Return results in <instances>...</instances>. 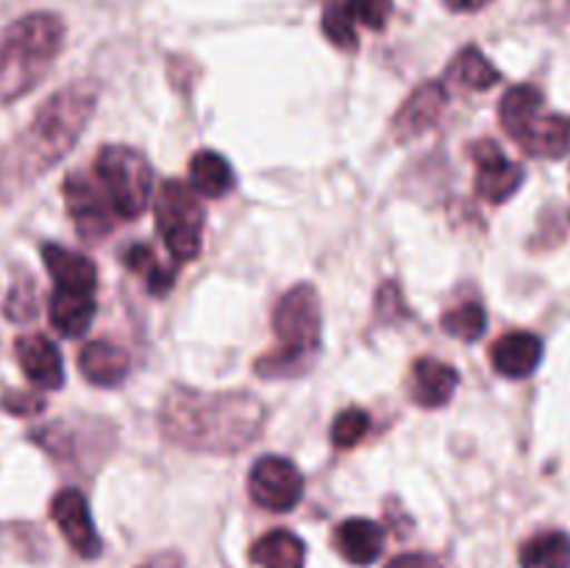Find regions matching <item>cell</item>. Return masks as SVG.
<instances>
[{
  "label": "cell",
  "mask_w": 570,
  "mask_h": 568,
  "mask_svg": "<svg viewBox=\"0 0 570 568\" xmlns=\"http://www.w3.org/2000/svg\"><path fill=\"white\" fill-rule=\"evenodd\" d=\"M189 184H193L198 195L220 198V195H226L234 187V170L215 150H198L189 159Z\"/></svg>",
  "instance_id": "obj_21"
},
{
  "label": "cell",
  "mask_w": 570,
  "mask_h": 568,
  "mask_svg": "<svg viewBox=\"0 0 570 568\" xmlns=\"http://www.w3.org/2000/svg\"><path fill=\"white\" fill-rule=\"evenodd\" d=\"M440 326L445 334L462 340V343H476L488 329V312L476 301H465V304H456L454 310L445 312L440 317Z\"/></svg>",
  "instance_id": "obj_25"
},
{
  "label": "cell",
  "mask_w": 570,
  "mask_h": 568,
  "mask_svg": "<svg viewBox=\"0 0 570 568\" xmlns=\"http://www.w3.org/2000/svg\"><path fill=\"white\" fill-rule=\"evenodd\" d=\"M248 493L271 512H289L304 499V473L284 457H262L248 473Z\"/></svg>",
  "instance_id": "obj_9"
},
{
  "label": "cell",
  "mask_w": 570,
  "mask_h": 568,
  "mask_svg": "<svg viewBox=\"0 0 570 568\" xmlns=\"http://www.w3.org/2000/svg\"><path fill=\"white\" fill-rule=\"evenodd\" d=\"M65 45V26L56 14L37 11L11 22L0 33V100L22 98L31 92L53 67Z\"/></svg>",
  "instance_id": "obj_4"
},
{
  "label": "cell",
  "mask_w": 570,
  "mask_h": 568,
  "mask_svg": "<svg viewBox=\"0 0 570 568\" xmlns=\"http://www.w3.org/2000/svg\"><path fill=\"white\" fill-rule=\"evenodd\" d=\"M343 3L356 20V26L373 28V31H382L393 14V0H343Z\"/></svg>",
  "instance_id": "obj_28"
},
{
  "label": "cell",
  "mask_w": 570,
  "mask_h": 568,
  "mask_svg": "<svg viewBox=\"0 0 570 568\" xmlns=\"http://www.w3.org/2000/svg\"><path fill=\"white\" fill-rule=\"evenodd\" d=\"M321 295L312 284H295L273 310L276 349L256 360V373L262 379L301 376L321 351Z\"/></svg>",
  "instance_id": "obj_3"
},
{
  "label": "cell",
  "mask_w": 570,
  "mask_h": 568,
  "mask_svg": "<svg viewBox=\"0 0 570 568\" xmlns=\"http://www.w3.org/2000/svg\"><path fill=\"white\" fill-rule=\"evenodd\" d=\"M501 72L495 70L488 61V56L479 48H465L454 56V61L449 65V81L456 87L473 89V92H482L490 89L493 84H499Z\"/></svg>",
  "instance_id": "obj_23"
},
{
  "label": "cell",
  "mask_w": 570,
  "mask_h": 568,
  "mask_svg": "<svg viewBox=\"0 0 570 568\" xmlns=\"http://www.w3.org/2000/svg\"><path fill=\"white\" fill-rule=\"evenodd\" d=\"M95 293H70V290H53L48 306L50 326L61 334V337H81L95 321Z\"/></svg>",
  "instance_id": "obj_19"
},
{
  "label": "cell",
  "mask_w": 570,
  "mask_h": 568,
  "mask_svg": "<svg viewBox=\"0 0 570 568\" xmlns=\"http://www.w3.org/2000/svg\"><path fill=\"white\" fill-rule=\"evenodd\" d=\"M376 312H379V317L387 323L401 321V317H410V310H406L404 293H401L399 284L395 282L382 284V290H379V295H376Z\"/></svg>",
  "instance_id": "obj_30"
},
{
  "label": "cell",
  "mask_w": 570,
  "mask_h": 568,
  "mask_svg": "<svg viewBox=\"0 0 570 568\" xmlns=\"http://www.w3.org/2000/svg\"><path fill=\"white\" fill-rule=\"evenodd\" d=\"M139 568H184V560L178 551H165V555L150 557V560L142 562Z\"/></svg>",
  "instance_id": "obj_33"
},
{
  "label": "cell",
  "mask_w": 570,
  "mask_h": 568,
  "mask_svg": "<svg viewBox=\"0 0 570 568\" xmlns=\"http://www.w3.org/2000/svg\"><path fill=\"white\" fill-rule=\"evenodd\" d=\"M543 92L532 84L507 89L499 104L504 131L538 159H562L570 154V117L543 109Z\"/></svg>",
  "instance_id": "obj_5"
},
{
  "label": "cell",
  "mask_w": 570,
  "mask_h": 568,
  "mask_svg": "<svg viewBox=\"0 0 570 568\" xmlns=\"http://www.w3.org/2000/svg\"><path fill=\"white\" fill-rule=\"evenodd\" d=\"M6 317L14 323H26L31 321L33 315H37V290H33V282H17L14 287H11L9 298H6V306H3Z\"/></svg>",
  "instance_id": "obj_29"
},
{
  "label": "cell",
  "mask_w": 570,
  "mask_h": 568,
  "mask_svg": "<svg viewBox=\"0 0 570 568\" xmlns=\"http://www.w3.org/2000/svg\"><path fill=\"white\" fill-rule=\"evenodd\" d=\"M445 104H449V89L443 81H426L412 89L410 98L401 104L393 117V137L399 143H410V139L426 134L443 117Z\"/></svg>",
  "instance_id": "obj_12"
},
{
  "label": "cell",
  "mask_w": 570,
  "mask_h": 568,
  "mask_svg": "<svg viewBox=\"0 0 570 568\" xmlns=\"http://www.w3.org/2000/svg\"><path fill=\"white\" fill-rule=\"evenodd\" d=\"M122 265L137 273V276H142L154 295H165L176 282V265L159 262V256L148 245H131V248L122 251Z\"/></svg>",
  "instance_id": "obj_24"
},
{
  "label": "cell",
  "mask_w": 570,
  "mask_h": 568,
  "mask_svg": "<svg viewBox=\"0 0 570 568\" xmlns=\"http://www.w3.org/2000/svg\"><path fill=\"white\" fill-rule=\"evenodd\" d=\"M50 518L59 527L61 538L70 543V549L76 551L83 560H95V557L104 551V540H100L98 529H95L92 516H89V505L83 499L81 490L65 488L53 496L50 501Z\"/></svg>",
  "instance_id": "obj_11"
},
{
  "label": "cell",
  "mask_w": 570,
  "mask_h": 568,
  "mask_svg": "<svg viewBox=\"0 0 570 568\" xmlns=\"http://www.w3.org/2000/svg\"><path fill=\"white\" fill-rule=\"evenodd\" d=\"M3 404V410H9L11 415H20V418H31L37 415V412L45 410V399H39V395L33 393H6V399L0 401Z\"/></svg>",
  "instance_id": "obj_31"
},
{
  "label": "cell",
  "mask_w": 570,
  "mask_h": 568,
  "mask_svg": "<svg viewBox=\"0 0 570 568\" xmlns=\"http://www.w3.org/2000/svg\"><path fill=\"white\" fill-rule=\"evenodd\" d=\"M156 228L176 262H189L200 254L204 243V204L193 184L167 178L154 198Z\"/></svg>",
  "instance_id": "obj_7"
},
{
  "label": "cell",
  "mask_w": 570,
  "mask_h": 568,
  "mask_svg": "<svg viewBox=\"0 0 570 568\" xmlns=\"http://www.w3.org/2000/svg\"><path fill=\"white\" fill-rule=\"evenodd\" d=\"M42 259L50 278L56 282V290L95 293V287H98V267L78 251L65 248V245H45Z\"/></svg>",
  "instance_id": "obj_18"
},
{
  "label": "cell",
  "mask_w": 570,
  "mask_h": 568,
  "mask_svg": "<svg viewBox=\"0 0 570 568\" xmlns=\"http://www.w3.org/2000/svg\"><path fill=\"white\" fill-rule=\"evenodd\" d=\"M95 182L120 221L142 215L154 195V167L128 145H106L95 156Z\"/></svg>",
  "instance_id": "obj_6"
},
{
  "label": "cell",
  "mask_w": 570,
  "mask_h": 568,
  "mask_svg": "<svg viewBox=\"0 0 570 568\" xmlns=\"http://www.w3.org/2000/svg\"><path fill=\"white\" fill-rule=\"evenodd\" d=\"M323 33H326L328 42L340 50H356L360 48V33H356V20L351 17V11L345 9L343 0H328L323 6V20H321Z\"/></svg>",
  "instance_id": "obj_26"
},
{
  "label": "cell",
  "mask_w": 570,
  "mask_h": 568,
  "mask_svg": "<svg viewBox=\"0 0 570 568\" xmlns=\"http://www.w3.org/2000/svg\"><path fill=\"white\" fill-rule=\"evenodd\" d=\"M521 568H570V535L540 532L521 546Z\"/></svg>",
  "instance_id": "obj_22"
},
{
  "label": "cell",
  "mask_w": 570,
  "mask_h": 568,
  "mask_svg": "<svg viewBox=\"0 0 570 568\" xmlns=\"http://www.w3.org/2000/svg\"><path fill=\"white\" fill-rule=\"evenodd\" d=\"M468 150H471V159L476 165L473 187H476L479 198L488 200V204H504L521 189L523 167L507 159L504 150L493 139H479Z\"/></svg>",
  "instance_id": "obj_10"
},
{
  "label": "cell",
  "mask_w": 570,
  "mask_h": 568,
  "mask_svg": "<svg viewBox=\"0 0 570 568\" xmlns=\"http://www.w3.org/2000/svg\"><path fill=\"white\" fill-rule=\"evenodd\" d=\"M543 360V340L532 332H507L490 349V365L507 379H527Z\"/></svg>",
  "instance_id": "obj_15"
},
{
  "label": "cell",
  "mask_w": 570,
  "mask_h": 568,
  "mask_svg": "<svg viewBox=\"0 0 570 568\" xmlns=\"http://www.w3.org/2000/svg\"><path fill=\"white\" fill-rule=\"evenodd\" d=\"M128 368L131 360L126 351L109 340H92L78 351V371L95 388H117L128 376Z\"/></svg>",
  "instance_id": "obj_17"
},
{
  "label": "cell",
  "mask_w": 570,
  "mask_h": 568,
  "mask_svg": "<svg viewBox=\"0 0 570 568\" xmlns=\"http://www.w3.org/2000/svg\"><path fill=\"white\" fill-rule=\"evenodd\" d=\"M387 568H443V562L434 555H423V551H410V555H399L387 562Z\"/></svg>",
  "instance_id": "obj_32"
},
{
  "label": "cell",
  "mask_w": 570,
  "mask_h": 568,
  "mask_svg": "<svg viewBox=\"0 0 570 568\" xmlns=\"http://www.w3.org/2000/svg\"><path fill=\"white\" fill-rule=\"evenodd\" d=\"M61 193H65L67 215L72 217V226L81 234V239L100 243L106 234H111L117 215L98 182L83 173H70L61 184Z\"/></svg>",
  "instance_id": "obj_8"
},
{
  "label": "cell",
  "mask_w": 570,
  "mask_h": 568,
  "mask_svg": "<svg viewBox=\"0 0 570 568\" xmlns=\"http://www.w3.org/2000/svg\"><path fill=\"white\" fill-rule=\"evenodd\" d=\"M17 365L26 379L39 390H59L65 384V365L61 354L45 334H22L14 343Z\"/></svg>",
  "instance_id": "obj_13"
},
{
  "label": "cell",
  "mask_w": 570,
  "mask_h": 568,
  "mask_svg": "<svg viewBox=\"0 0 570 568\" xmlns=\"http://www.w3.org/2000/svg\"><path fill=\"white\" fill-rule=\"evenodd\" d=\"M98 106V87L92 81H76L50 95L37 109L26 131L0 154V200L26 193L37 178L59 165Z\"/></svg>",
  "instance_id": "obj_2"
},
{
  "label": "cell",
  "mask_w": 570,
  "mask_h": 568,
  "mask_svg": "<svg viewBox=\"0 0 570 568\" xmlns=\"http://www.w3.org/2000/svg\"><path fill=\"white\" fill-rule=\"evenodd\" d=\"M265 404L254 393L204 390L176 384L159 404V429L170 443L198 454H237L265 429Z\"/></svg>",
  "instance_id": "obj_1"
},
{
  "label": "cell",
  "mask_w": 570,
  "mask_h": 568,
  "mask_svg": "<svg viewBox=\"0 0 570 568\" xmlns=\"http://www.w3.org/2000/svg\"><path fill=\"white\" fill-rule=\"evenodd\" d=\"M456 388H460V373L449 362L434 360V356H421L412 362L410 395L417 407L438 410V407L449 404Z\"/></svg>",
  "instance_id": "obj_14"
},
{
  "label": "cell",
  "mask_w": 570,
  "mask_h": 568,
  "mask_svg": "<svg viewBox=\"0 0 570 568\" xmlns=\"http://www.w3.org/2000/svg\"><path fill=\"white\" fill-rule=\"evenodd\" d=\"M371 432V415L362 407H348L337 415L332 427V443L337 449H354L365 434Z\"/></svg>",
  "instance_id": "obj_27"
},
{
  "label": "cell",
  "mask_w": 570,
  "mask_h": 568,
  "mask_svg": "<svg viewBox=\"0 0 570 568\" xmlns=\"http://www.w3.org/2000/svg\"><path fill=\"white\" fill-rule=\"evenodd\" d=\"M451 11H479L490 3V0H443Z\"/></svg>",
  "instance_id": "obj_34"
},
{
  "label": "cell",
  "mask_w": 570,
  "mask_h": 568,
  "mask_svg": "<svg viewBox=\"0 0 570 568\" xmlns=\"http://www.w3.org/2000/svg\"><path fill=\"white\" fill-rule=\"evenodd\" d=\"M250 560L259 568H304L306 546L289 529H273L250 546Z\"/></svg>",
  "instance_id": "obj_20"
},
{
  "label": "cell",
  "mask_w": 570,
  "mask_h": 568,
  "mask_svg": "<svg viewBox=\"0 0 570 568\" xmlns=\"http://www.w3.org/2000/svg\"><path fill=\"white\" fill-rule=\"evenodd\" d=\"M332 543L343 560L354 566H371L384 551V529L371 518H348L334 529Z\"/></svg>",
  "instance_id": "obj_16"
}]
</instances>
